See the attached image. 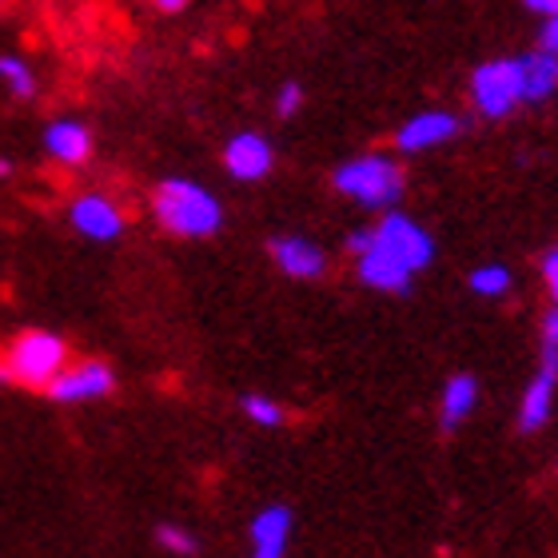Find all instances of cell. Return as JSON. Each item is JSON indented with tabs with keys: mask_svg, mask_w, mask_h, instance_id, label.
I'll return each instance as SVG.
<instances>
[{
	"mask_svg": "<svg viewBox=\"0 0 558 558\" xmlns=\"http://www.w3.org/2000/svg\"><path fill=\"white\" fill-rule=\"evenodd\" d=\"M435 259V240L403 211H387L367 228V240L355 252L360 279L375 291H408L411 279Z\"/></svg>",
	"mask_w": 558,
	"mask_h": 558,
	"instance_id": "6da1fadb",
	"label": "cell"
},
{
	"mask_svg": "<svg viewBox=\"0 0 558 558\" xmlns=\"http://www.w3.org/2000/svg\"><path fill=\"white\" fill-rule=\"evenodd\" d=\"M151 216L168 235L180 240H208L223 228V204L196 180L168 175L151 187Z\"/></svg>",
	"mask_w": 558,
	"mask_h": 558,
	"instance_id": "7a4b0ae2",
	"label": "cell"
},
{
	"mask_svg": "<svg viewBox=\"0 0 558 558\" xmlns=\"http://www.w3.org/2000/svg\"><path fill=\"white\" fill-rule=\"evenodd\" d=\"M339 196L355 199L363 208H391L403 187H408V175L391 156H379V151H367V156H355V160H343L331 175Z\"/></svg>",
	"mask_w": 558,
	"mask_h": 558,
	"instance_id": "3957f363",
	"label": "cell"
},
{
	"mask_svg": "<svg viewBox=\"0 0 558 558\" xmlns=\"http://www.w3.org/2000/svg\"><path fill=\"white\" fill-rule=\"evenodd\" d=\"M4 355V367H9V384L16 387H28V391H45L57 372L64 363L72 360L69 343L52 331H21V336H12L9 348H0Z\"/></svg>",
	"mask_w": 558,
	"mask_h": 558,
	"instance_id": "277c9868",
	"label": "cell"
},
{
	"mask_svg": "<svg viewBox=\"0 0 558 558\" xmlns=\"http://www.w3.org/2000/svg\"><path fill=\"white\" fill-rule=\"evenodd\" d=\"M471 100L475 112L487 120L511 117L514 108L523 105V72H519V57L514 60H487L483 69L471 76Z\"/></svg>",
	"mask_w": 558,
	"mask_h": 558,
	"instance_id": "5b68a950",
	"label": "cell"
},
{
	"mask_svg": "<svg viewBox=\"0 0 558 558\" xmlns=\"http://www.w3.org/2000/svg\"><path fill=\"white\" fill-rule=\"evenodd\" d=\"M117 391V372L108 360H81V363H64L57 372V379L45 387V396L52 403H64V408H76V403H96V399H108Z\"/></svg>",
	"mask_w": 558,
	"mask_h": 558,
	"instance_id": "8992f818",
	"label": "cell"
},
{
	"mask_svg": "<svg viewBox=\"0 0 558 558\" xmlns=\"http://www.w3.org/2000/svg\"><path fill=\"white\" fill-rule=\"evenodd\" d=\"M69 223L84 240H96V244H112L124 235L129 228V216L120 208L117 199L105 196V192H84L69 204Z\"/></svg>",
	"mask_w": 558,
	"mask_h": 558,
	"instance_id": "52a82bcc",
	"label": "cell"
},
{
	"mask_svg": "<svg viewBox=\"0 0 558 558\" xmlns=\"http://www.w3.org/2000/svg\"><path fill=\"white\" fill-rule=\"evenodd\" d=\"M271 163H276V151L271 144L259 132H235L228 140V148H223V168L232 172V180L240 184H256L264 175L271 172Z\"/></svg>",
	"mask_w": 558,
	"mask_h": 558,
	"instance_id": "ba28073f",
	"label": "cell"
},
{
	"mask_svg": "<svg viewBox=\"0 0 558 558\" xmlns=\"http://www.w3.org/2000/svg\"><path fill=\"white\" fill-rule=\"evenodd\" d=\"M459 117L454 112H418V117H411L403 129L396 132V148L403 151V156H418V151H430L439 148V144H447V140L459 136Z\"/></svg>",
	"mask_w": 558,
	"mask_h": 558,
	"instance_id": "9c48e42d",
	"label": "cell"
},
{
	"mask_svg": "<svg viewBox=\"0 0 558 558\" xmlns=\"http://www.w3.org/2000/svg\"><path fill=\"white\" fill-rule=\"evenodd\" d=\"M45 151L48 160L64 163V168H84V163L93 160L96 136L81 120H52L45 129Z\"/></svg>",
	"mask_w": 558,
	"mask_h": 558,
	"instance_id": "30bf717a",
	"label": "cell"
},
{
	"mask_svg": "<svg viewBox=\"0 0 558 558\" xmlns=\"http://www.w3.org/2000/svg\"><path fill=\"white\" fill-rule=\"evenodd\" d=\"M268 256L283 276L291 279H319L327 271L324 247L303 240V235H276L268 244Z\"/></svg>",
	"mask_w": 558,
	"mask_h": 558,
	"instance_id": "8fae6325",
	"label": "cell"
},
{
	"mask_svg": "<svg viewBox=\"0 0 558 558\" xmlns=\"http://www.w3.org/2000/svg\"><path fill=\"white\" fill-rule=\"evenodd\" d=\"M555 387H558V348L547 343L543 351V367L531 379L523 396V411H519V427L523 430H538L550 418V408H555Z\"/></svg>",
	"mask_w": 558,
	"mask_h": 558,
	"instance_id": "7c38bea8",
	"label": "cell"
},
{
	"mask_svg": "<svg viewBox=\"0 0 558 558\" xmlns=\"http://www.w3.org/2000/svg\"><path fill=\"white\" fill-rule=\"evenodd\" d=\"M288 543H291V511L288 507H264L252 519V555L279 558L288 555Z\"/></svg>",
	"mask_w": 558,
	"mask_h": 558,
	"instance_id": "4fadbf2b",
	"label": "cell"
},
{
	"mask_svg": "<svg viewBox=\"0 0 558 558\" xmlns=\"http://www.w3.org/2000/svg\"><path fill=\"white\" fill-rule=\"evenodd\" d=\"M519 72H523V100L526 105H538L547 100L550 93L558 88V57L538 48L531 57H519Z\"/></svg>",
	"mask_w": 558,
	"mask_h": 558,
	"instance_id": "5bb4252c",
	"label": "cell"
},
{
	"mask_svg": "<svg viewBox=\"0 0 558 558\" xmlns=\"http://www.w3.org/2000/svg\"><path fill=\"white\" fill-rule=\"evenodd\" d=\"M475 403H478L475 375H454V379H447V387H442V408H439L442 430L459 427V423H463V418L475 411Z\"/></svg>",
	"mask_w": 558,
	"mask_h": 558,
	"instance_id": "9a60e30c",
	"label": "cell"
},
{
	"mask_svg": "<svg viewBox=\"0 0 558 558\" xmlns=\"http://www.w3.org/2000/svg\"><path fill=\"white\" fill-rule=\"evenodd\" d=\"M0 84L9 88L12 100H36V72L21 57H0Z\"/></svg>",
	"mask_w": 558,
	"mask_h": 558,
	"instance_id": "2e32d148",
	"label": "cell"
},
{
	"mask_svg": "<svg viewBox=\"0 0 558 558\" xmlns=\"http://www.w3.org/2000/svg\"><path fill=\"white\" fill-rule=\"evenodd\" d=\"M240 411L247 415V423H256V427H283L288 423V411L279 408L276 399L259 396V391H252V396L240 399Z\"/></svg>",
	"mask_w": 558,
	"mask_h": 558,
	"instance_id": "e0dca14e",
	"label": "cell"
},
{
	"mask_svg": "<svg viewBox=\"0 0 558 558\" xmlns=\"http://www.w3.org/2000/svg\"><path fill=\"white\" fill-rule=\"evenodd\" d=\"M471 291H475V295H487V300L507 295V291H511V271L502 268V264H483V268L471 271Z\"/></svg>",
	"mask_w": 558,
	"mask_h": 558,
	"instance_id": "ac0fdd59",
	"label": "cell"
},
{
	"mask_svg": "<svg viewBox=\"0 0 558 558\" xmlns=\"http://www.w3.org/2000/svg\"><path fill=\"white\" fill-rule=\"evenodd\" d=\"M156 547L168 550V555L192 558V555H199V538L192 535V531H184V526L160 523V526H156Z\"/></svg>",
	"mask_w": 558,
	"mask_h": 558,
	"instance_id": "d6986e66",
	"label": "cell"
},
{
	"mask_svg": "<svg viewBox=\"0 0 558 558\" xmlns=\"http://www.w3.org/2000/svg\"><path fill=\"white\" fill-rule=\"evenodd\" d=\"M300 105H303V88L295 81H288V84H279V93H276V117L279 120H291L295 112H300Z\"/></svg>",
	"mask_w": 558,
	"mask_h": 558,
	"instance_id": "ffe728a7",
	"label": "cell"
},
{
	"mask_svg": "<svg viewBox=\"0 0 558 558\" xmlns=\"http://www.w3.org/2000/svg\"><path fill=\"white\" fill-rule=\"evenodd\" d=\"M543 279H547L550 295H555V303H558V247L550 252L547 259H543Z\"/></svg>",
	"mask_w": 558,
	"mask_h": 558,
	"instance_id": "44dd1931",
	"label": "cell"
},
{
	"mask_svg": "<svg viewBox=\"0 0 558 558\" xmlns=\"http://www.w3.org/2000/svg\"><path fill=\"white\" fill-rule=\"evenodd\" d=\"M543 48L558 57V12H555V16H547V28H543Z\"/></svg>",
	"mask_w": 558,
	"mask_h": 558,
	"instance_id": "7402d4cb",
	"label": "cell"
},
{
	"mask_svg": "<svg viewBox=\"0 0 558 558\" xmlns=\"http://www.w3.org/2000/svg\"><path fill=\"white\" fill-rule=\"evenodd\" d=\"M192 0H151V9L156 12H168V16H175V12H184Z\"/></svg>",
	"mask_w": 558,
	"mask_h": 558,
	"instance_id": "603a6c76",
	"label": "cell"
},
{
	"mask_svg": "<svg viewBox=\"0 0 558 558\" xmlns=\"http://www.w3.org/2000/svg\"><path fill=\"white\" fill-rule=\"evenodd\" d=\"M523 4L531 12H538V16H555L558 12V0H523Z\"/></svg>",
	"mask_w": 558,
	"mask_h": 558,
	"instance_id": "cb8c5ba5",
	"label": "cell"
},
{
	"mask_svg": "<svg viewBox=\"0 0 558 558\" xmlns=\"http://www.w3.org/2000/svg\"><path fill=\"white\" fill-rule=\"evenodd\" d=\"M547 343H555L558 348V312L547 315Z\"/></svg>",
	"mask_w": 558,
	"mask_h": 558,
	"instance_id": "d4e9b609",
	"label": "cell"
},
{
	"mask_svg": "<svg viewBox=\"0 0 558 558\" xmlns=\"http://www.w3.org/2000/svg\"><path fill=\"white\" fill-rule=\"evenodd\" d=\"M4 175H12V160H4V156H0V180H4Z\"/></svg>",
	"mask_w": 558,
	"mask_h": 558,
	"instance_id": "484cf974",
	"label": "cell"
},
{
	"mask_svg": "<svg viewBox=\"0 0 558 558\" xmlns=\"http://www.w3.org/2000/svg\"><path fill=\"white\" fill-rule=\"evenodd\" d=\"M9 384V367H4V355H0V387Z\"/></svg>",
	"mask_w": 558,
	"mask_h": 558,
	"instance_id": "4316f807",
	"label": "cell"
}]
</instances>
